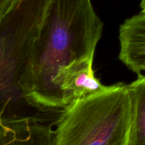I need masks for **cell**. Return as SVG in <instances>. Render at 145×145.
<instances>
[{
  "instance_id": "cell-1",
  "label": "cell",
  "mask_w": 145,
  "mask_h": 145,
  "mask_svg": "<svg viewBox=\"0 0 145 145\" xmlns=\"http://www.w3.org/2000/svg\"><path fill=\"white\" fill-rule=\"evenodd\" d=\"M103 24L91 0H50L21 82L31 107L63 110V96L55 84L61 68L94 55Z\"/></svg>"
},
{
  "instance_id": "cell-2",
  "label": "cell",
  "mask_w": 145,
  "mask_h": 145,
  "mask_svg": "<svg viewBox=\"0 0 145 145\" xmlns=\"http://www.w3.org/2000/svg\"><path fill=\"white\" fill-rule=\"evenodd\" d=\"M130 110L125 83L76 101L57 122L55 145H128Z\"/></svg>"
},
{
  "instance_id": "cell-3",
  "label": "cell",
  "mask_w": 145,
  "mask_h": 145,
  "mask_svg": "<svg viewBox=\"0 0 145 145\" xmlns=\"http://www.w3.org/2000/svg\"><path fill=\"white\" fill-rule=\"evenodd\" d=\"M50 0H12L0 16V120L24 117L30 106L21 82Z\"/></svg>"
},
{
  "instance_id": "cell-4",
  "label": "cell",
  "mask_w": 145,
  "mask_h": 145,
  "mask_svg": "<svg viewBox=\"0 0 145 145\" xmlns=\"http://www.w3.org/2000/svg\"><path fill=\"white\" fill-rule=\"evenodd\" d=\"M93 57L94 55L76 59L58 72L55 84L62 93L66 108L76 101L103 91L107 88L95 76Z\"/></svg>"
},
{
  "instance_id": "cell-5",
  "label": "cell",
  "mask_w": 145,
  "mask_h": 145,
  "mask_svg": "<svg viewBox=\"0 0 145 145\" xmlns=\"http://www.w3.org/2000/svg\"><path fill=\"white\" fill-rule=\"evenodd\" d=\"M52 125L31 116L14 118L0 124V145H55Z\"/></svg>"
},
{
  "instance_id": "cell-6",
  "label": "cell",
  "mask_w": 145,
  "mask_h": 145,
  "mask_svg": "<svg viewBox=\"0 0 145 145\" xmlns=\"http://www.w3.org/2000/svg\"><path fill=\"white\" fill-rule=\"evenodd\" d=\"M119 59L137 75L145 70V8L120 26Z\"/></svg>"
},
{
  "instance_id": "cell-7",
  "label": "cell",
  "mask_w": 145,
  "mask_h": 145,
  "mask_svg": "<svg viewBox=\"0 0 145 145\" xmlns=\"http://www.w3.org/2000/svg\"><path fill=\"white\" fill-rule=\"evenodd\" d=\"M131 102L128 145H145V76L127 84Z\"/></svg>"
},
{
  "instance_id": "cell-8",
  "label": "cell",
  "mask_w": 145,
  "mask_h": 145,
  "mask_svg": "<svg viewBox=\"0 0 145 145\" xmlns=\"http://www.w3.org/2000/svg\"><path fill=\"white\" fill-rule=\"evenodd\" d=\"M12 0H0V16L4 13L11 4Z\"/></svg>"
},
{
  "instance_id": "cell-9",
  "label": "cell",
  "mask_w": 145,
  "mask_h": 145,
  "mask_svg": "<svg viewBox=\"0 0 145 145\" xmlns=\"http://www.w3.org/2000/svg\"><path fill=\"white\" fill-rule=\"evenodd\" d=\"M145 4H144V0H142V8H144V7H145Z\"/></svg>"
}]
</instances>
